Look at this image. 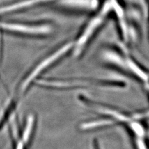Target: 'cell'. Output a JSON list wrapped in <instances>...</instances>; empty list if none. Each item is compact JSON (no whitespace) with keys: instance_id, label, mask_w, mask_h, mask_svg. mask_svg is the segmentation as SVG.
Here are the masks:
<instances>
[{"instance_id":"3","label":"cell","mask_w":149,"mask_h":149,"mask_svg":"<svg viewBox=\"0 0 149 149\" xmlns=\"http://www.w3.org/2000/svg\"><path fill=\"white\" fill-rule=\"evenodd\" d=\"M106 5L107 6H104L100 14L97 15V16L92 19L89 24H88L82 36L80 37V38L78 39L77 42V47L78 48L81 47H82L86 42L88 39H89L91 36L93 34V32L95 31L97 28L102 24V22H103L104 17L106 15V13L108 11V8L110 4L109 5V4H106Z\"/></svg>"},{"instance_id":"2","label":"cell","mask_w":149,"mask_h":149,"mask_svg":"<svg viewBox=\"0 0 149 149\" xmlns=\"http://www.w3.org/2000/svg\"><path fill=\"white\" fill-rule=\"evenodd\" d=\"M0 29L32 34H47L51 31V27L48 26H28L3 22H0Z\"/></svg>"},{"instance_id":"7","label":"cell","mask_w":149,"mask_h":149,"mask_svg":"<svg viewBox=\"0 0 149 149\" xmlns=\"http://www.w3.org/2000/svg\"><path fill=\"white\" fill-rule=\"evenodd\" d=\"M95 144V145L93 146V149H101L99 145H97V144L96 143Z\"/></svg>"},{"instance_id":"4","label":"cell","mask_w":149,"mask_h":149,"mask_svg":"<svg viewBox=\"0 0 149 149\" xmlns=\"http://www.w3.org/2000/svg\"><path fill=\"white\" fill-rule=\"evenodd\" d=\"M55 1H57V0H22V1L10 4L9 5L0 7V15L16 11L21 9L32 7L37 5V4Z\"/></svg>"},{"instance_id":"5","label":"cell","mask_w":149,"mask_h":149,"mask_svg":"<svg viewBox=\"0 0 149 149\" xmlns=\"http://www.w3.org/2000/svg\"><path fill=\"white\" fill-rule=\"evenodd\" d=\"M60 5L68 8L93 9L97 6V0H57Z\"/></svg>"},{"instance_id":"8","label":"cell","mask_w":149,"mask_h":149,"mask_svg":"<svg viewBox=\"0 0 149 149\" xmlns=\"http://www.w3.org/2000/svg\"><path fill=\"white\" fill-rule=\"evenodd\" d=\"M147 141L149 143V128L147 129Z\"/></svg>"},{"instance_id":"1","label":"cell","mask_w":149,"mask_h":149,"mask_svg":"<svg viewBox=\"0 0 149 149\" xmlns=\"http://www.w3.org/2000/svg\"><path fill=\"white\" fill-rule=\"evenodd\" d=\"M73 45L72 43H69L63 46L61 49L57 50V52L53 54L52 55L49 56V57L45 59L44 61L42 62L39 65H37L34 70L32 71L29 75L27 77L24 81L22 83L21 90H24L26 88L29 86V83H31L32 81H33L34 79L40 73H41L44 70V69L48 67L51 63L54 62L56 60L61 57L63 54L66 53L69 49H70L72 47Z\"/></svg>"},{"instance_id":"6","label":"cell","mask_w":149,"mask_h":149,"mask_svg":"<svg viewBox=\"0 0 149 149\" xmlns=\"http://www.w3.org/2000/svg\"><path fill=\"white\" fill-rule=\"evenodd\" d=\"M114 124H115V121L113 120H107V119L93 121V122L83 124L81 125V127L84 129H89L107 126V125H111Z\"/></svg>"}]
</instances>
